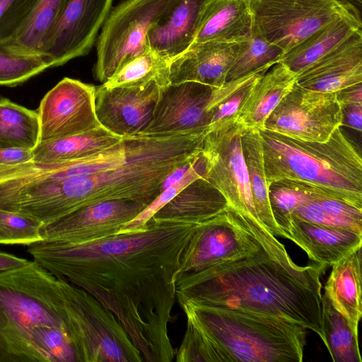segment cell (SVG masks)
<instances>
[{"mask_svg":"<svg viewBox=\"0 0 362 362\" xmlns=\"http://www.w3.org/2000/svg\"><path fill=\"white\" fill-rule=\"evenodd\" d=\"M199 224L151 217L135 233L89 245L42 241L28 246V252L112 312L144 361L171 362L177 349L169 336L177 276Z\"/></svg>","mask_w":362,"mask_h":362,"instance_id":"1","label":"cell"},{"mask_svg":"<svg viewBox=\"0 0 362 362\" xmlns=\"http://www.w3.org/2000/svg\"><path fill=\"white\" fill-rule=\"evenodd\" d=\"M326 268L299 266L286 248H263L177 277L176 298L279 317L314 332L325 346L320 277Z\"/></svg>","mask_w":362,"mask_h":362,"instance_id":"2","label":"cell"},{"mask_svg":"<svg viewBox=\"0 0 362 362\" xmlns=\"http://www.w3.org/2000/svg\"><path fill=\"white\" fill-rule=\"evenodd\" d=\"M186 329L177 362H301L305 327L243 310L179 303Z\"/></svg>","mask_w":362,"mask_h":362,"instance_id":"3","label":"cell"},{"mask_svg":"<svg viewBox=\"0 0 362 362\" xmlns=\"http://www.w3.org/2000/svg\"><path fill=\"white\" fill-rule=\"evenodd\" d=\"M87 298L35 259L0 272V362H30L32 339L45 327L64 328L77 351Z\"/></svg>","mask_w":362,"mask_h":362,"instance_id":"4","label":"cell"},{"mask_svg":"<svg viewBox=\"0 0 362 362\" xmlns=\"http://www.w3.org/2000/svg\"><path fill=\"white\" fill-rule=\"evenodd\" d=\"M267 184L288 181L362 209V159L337 128L325 142L259 130Z\"/></svg>","mask_w":362,"mask_h":362,"instance_id":"5","label":"cell"},{"mask_svg":"<svg viewBox=\"0 0 362 362\" xmlns=\"http://www.w3.org/2000/svg\"><path fill=\"white\" fill-rule=\"evenodd\" d=\"M263 248L285 246L263 226L229 207L199 225L182 255L177 278Z\"/></svg>","mask_w":362,"mask_h":362,"instance_id":"6","label":"cell"},{"mask_svg":"<svg viewBox=\"0 0 362 362\" xmlns=\"http://www.w3.org/2000/svg\"><path fill=\"white\" fill-rule=\"evenodd\" d=\"M269 69L214 87L186 81L163 88L149 126L141 134L165 136L206 133L221 103Z\"/></svg>","mask_w":362,"mask_h":362,"instance_id":"7","label":"cell"},{"mask_svg":"<svg viewBox=\"0 0 362 362\" xmlns=\"http://www.w3.org/2000/svg\"><path fill=\"white\" fill-rule=\"evenodd\" d=\"M170 0H123L111 9L98 36L95 78L107 81L132 59L148 50L147 34Z\"/></svg>","mask_w":362,"mask_h":362,"instance_id":"8","label":"cell"},{"mask_svg":"<svg viewBox=\"0 0 362 362\" xmlns=\"http://www.w3.org/2000/svg\"><path fill=\"white\" fill-rule=\"evenodd\" d=\"M245 129L233 117L206 132L201 151L202 178L223 195L230 208L261 224L242 149Z\"/></svg>","mask_w":362,"mask_h":362,"instance_id":"9","label":"cell"},{"mask_svg":"<svg viewBox=\"0 0 362 362\" xmlns=\"http://www.w3.org/2000/svg\"><path fill=\"white\" fill-rule=\"evenodd\" d=\"M250 11L253 30L284 54L333 20L348 18L333 0H250Z\"/></svg>","mask_w":362,"mask_h":362,"instance_id":"10","label":"cell"},{"mask_svg":"<svg viewBox=\"0 0 362 362\" xmlns=\"http://www.w3.org/2000/svg\"><path fill=\"white\" fill-rule=\"evenodd\" d=\"M344 123L336 93L303 88L296 83L267 119L262 129L308 141L325 142Z\"/></svg>","mask_w":362,"mask_h":362,"instance_id":"11","label":"cell"},{"mask_svg":"<svg viewBox=\"0 0 362 362\" xmlns=\"http://www.w3.org/2000/svg\"><path fill=\"white\" fill-rule=\"evenodd\" d=\"M95 86L64 78L42 98L37 110L39 143L101 127L95 109Z\"/></svg>","mask_w":362,"mask_h":362,"instance_id":"12","label":"cell"},{"mask_svg":"<svg viewBox=\"0 0 362 362\" xmlns=\"http://www.w3.org/2000/svg\"><path fill=\"white\" fill-rule=\"evenodd\" d=\"M148 205L133 201L101 202L79 208L41 228L44 241L69 245L94 244L118 234Z\"/></svg>","mask_w":362,"mask_h":362,"instance_id":"13","label":"cell"},{"mask_svg":"<svg viewBox=\"0 0 362 362\" xmlns=\"http://www.w3.org/2000/svg\"><path fill=\"white\" fill-rule=\"evenodd\" d=\"M114 0H66L61 17L41 54L51 67L88 54Z\"/></svg>","mask_w":362,"mask_h":362,"instance_id":"14","label":"cell"},{"mask_svg":"<svg viewBox=\"0 0 362 362\" xmlns=\"http://www.w3.org/2000/svg\"><path fill=\"white\" fill-rule=\"evenodd\" d=\"M163 86H95V109L100 125L124 137L141 134L151 124Z\"/></svg>","mask_w":362,"mask_h":362,"instance_id":"15","label":"cell"},{"mask_svg":"<svg viewBox=\"0 0 362 362\" xmlns=\"http://www.w3.org/2000/svg\"><path fill=\"white\" fill-rule=\"evenodd\" d=\"M361 83V29L299 72L296 80V84L303 88L323 93H337Z\"/></svg>","mask_w":362,"mask_h":362,"instance_id":"16","label":"cell"},{"mask_svg":"<svg viewBox=\"0 0 362 362\" xmlns=\"http://www.w3.org/2000/svg\"><path fill=\"white\" fill-rule=\"evenodd\" d=\"M239 42H194L170 64V83L193 81L218 87L226 83Z\"/></svg>","mask_w":362,"mask_h":362,"instance_id":"17","label":"cell"},{"mask_svg":"<svg viewBox=\"0 0 362 362\" xmlns=\"http://www.w3.org/2000/svg\"><path fill=\"white\" fill-rule=\"evenodd\" d=\"M208 0H170L147 34L150 48L172 61L194 42Z\"/></svg>","mask_w":362,"mask_h":362,"instance_id":"18","label":"cell"},{"mask_svg":"<svg viewBox=\"0 0 362 362\" xmlns=\"http://www.w3.org/2000/svg\"><path fill=\"white\" fill-rule=\"evenodd\" d=\"M297 74L281 62L256 78L233 119L247 129H262L281 100L296 83Z\"/></svg>","mask_w":362,"mask_h":362,"instance_id":"19","label":"cell"},{"mask_svg":"<svg viewBox=\"0 0 362 362\" xmlns=\"http://www.w3.org/2000/svg\"><path fill=\"white\" fill-rule=\"evenodd\" d=\"M286 238L304 250L310 260L327 267L362 246V234L293 218Z\"/></svg>","mask_w":362,"mask_h":362,"instance_id":"20","label":"cell"},{"mask_svg":"<svg viewBox=\"0 0 362 362\" xmlns=\"http://www.w3.org/2000/svg\"><path fill=\"white\" fill-rule=\"evenodd\" d=\"M361 250L362 246L332 264L324 286V295L357 337L362 317Z\"/></svg>","mask_w":362,"mask_h":362,"instance_id":"21","label":"cell"},{"mask_svg":"<svg viewBox=\"0 0 362 362\" xmlns=\"http://www.w3.org/2000/svg\"><path fill=\"white\" fill-rule=\"evenodd\" d=\"M252 31L250 0H208L194 42H240Z\"/></svg>","mask_w":362,"mask_h":362,"instance_id":"22","label":"cell"},{"mask_svg":"<svg viewBox=\"0 0 362 362\" xmlns=\"http://www.w3.org/2000/svg\"><path fill=\"white\" fill-rule=\"evenodd\" d=\"M228 208L223 195L201 177L185 186L152 217L159 220L202 223Z\"/></svg>","mask_w":362,"mask_h":362,"instance_id":"23","label":"cell"},{"mask_svg":"<svg viewBox=\"0 0 362 362\" xmlns=\"http://www.w3.org/2000/svg\"><path fill=\"white\" fill-rule=\"evenodd\" d=\"M361 28L350 18L339 17L284 53L281 62L298 74Z\"/></svg>","mask_w":362,"mask_h":362,"instance_id":"24","label":"cell"},{"mask_svg":"<svg viewBox=\"0 0 362 362\" xmlns=\"http://www.w3.org/2000/svg\"><path fill=\"white\" fill-rule=\"evenodd\" d=\"M122 140L103 127L46 142L38 143L33 151V161L64 162L86 157Z\"/></svg>","mask_w":362,"mask_h":362,"instance_id":"25","label":"cell"},{"mask_svg":"<svg viewBox=\"0 0 362 362\" xmlns=\"http://www.w3.org/2000/svg\"><path fill=\"white\" fill-rule=\"evenodd\" d=\"M243 153L249 176L255 209L261 224L273 235L284 237L276 223L269 202L262 145L259 130L246 129L242 135Z\"/></svg>","mask_w":362,"mask_h":362,"instance_id":"26","label":"cell"},{"mask_svg":"<svg viewBox=\"0 0 362 362\" xmlns=\"http://www.w3.org/2000/svg\"><path fill=\"white\" fill-rule=\"evenodd\" d=\"M285 182L306 189L310 193V198L294 210L292 218L362 234V209L291 182Z\"/></svg>","mask_w":362,"mask_h":362,"instance_id":"27","label":"cell"},{"mask_svg":"<svg viewBox=\"0 0 362 362\" xmlns=\"http://www.w3.org/2000/svg\"><path fill=\"white\" fill-rule=\"evenodd\" d=\"M39 143L37 112L7 99L0 100V148L34 149Z\"/></svg>","mask_w":362,"mask_h":362,"instance_id":"28","label":"cell"},{"mask_svg":"<svg viewBox=\"0 0 362 362\" xmlns=\"http://www.w3.org/2000/svg\"><path fill=\"white\" fill-rule=\"evenodd\" d=\"M50 67L45 56L13 38L0 41V86H17Z\"/></svg>","mask_w":362,"mask_h":362,"instance_id":"29","label":"cell"},{"mask_svg":"<svg viewBox=\"0 0 362 362\" xmlns=\"http://www.w3.org/2000/svg\"><path fill=\"white\" fill-rule=\"evenodd\" d=\"M170 61L149 49L132 59L102 84L107 88L143 86L156 82L169 84Z\"/></svg>","mask_w":362,"mask_h":362,"instance_id":"30","label":"cell"},{"mask_svg":"<svg viewBox=\"0 0 362 362\" xmlns=\"http://www.w3.org/2000/svg\"><path fill=\"white\" fill-rule=\"evenodd\" d=\"M66 0H38L12 37L20 45L41 54L55 28Z\"/></svg>","mask_w":362,"mask_h":362,"instance_id":"31","label":"cell"},{"mask_svg":"<svg viewBox=\"0 0 362 362\" xmlns=\"http://www.w3.org/2000/svg\"><path fill=\"white\" fill-rule=\"evenodd\" d=\"M283 54L281 48L253 30L247 39L239 42V49L226 82L263 69H269L281 62Z\"/></svg>","mask_w":362,"mask_h":362,"instance_id":"32","label":"cell"},{"mask_svg":"<svg viewBox=\"0 0 362 362\" xmlns=\"http://www.w3.org/2000/svg\"><path fill=\"white\" fill-rule=\"evenodd\" d=\"M323 298L324 329L326 348L334 362H361L358 337L350 329L344 317Z\"/></svg>","mask_w":362,"mask_h":362,"instance_id":"33","label":"cell"},{"mask_svg":"<svg viewBox=\"0 0 362 362\" xmlns=\"http://www.w3.org/2000/svg\"><path fill=\"white\" fill-rule=\"evenodd\" d=\"M204 173L203 162L201 157L192 163L175 180V182L165 188L162 192L134 219L125 223L118 234L135 233L139 231L147 221L166 203L173 199L180 190L194 180L201 178Z\"/></svg>","mask_w":362,"mask_h":362,"instance_id":"34","label":"cell"},{"mask_svg":"<svg viewBox=\"0 0 362 362\" xmlns=\"http://www.w3.org/2000/svg\"><path fill=\"white\" fill-rule=\"evenodd\" d=\"M269 196L274 218L286 238L294 210L310 198V193L280 181L269 185Z\"/></svg>","mask_w":362,"mask_h":362,"instance_id":"35","label":"cell"},{"mask_svg":"<svg viewBox=\"0 0 362 362\" xmlns=\"http://www.w3.org/2000/svg\"><path fill=\"white\" fill-rule=\"evenodd\" d=\"M43 223L28 216L0 209V245H31L44 241Z\"/></svg>","mask_w":362,"mask_h":362,"instance_id":"36","label":"cell"},{"mask_svg":"<svg viewBox=\"0 0 362 362\" xmlns=\"http://www.w3.org/2000/svg\"><path fill=\"white\" fill-rule=\"evenodd\" d=\"M38 0H0V41L12 38Z\"/></svg>","mask_w":362,"mask_h":362,"instance_id":"37","label":"cell"},{"mask_svg":"<svg viewBox=\"0 0 362 362\" xmlns=\"http://www.w3.org/2000/svg\"><path fill=\"white\" fill-rule=\"evenodd\" d=\"M252 82L239 89L219 105L214 115L207 132L235 116Z\"/></svg>","mask_w":362,"mask_h":362,"instance_id":"38","label":"cell"},{"mask_svg":"<svg viewBox=\"0 0 362 362\" xmlns=\"http://www.w3.org/2000/svg\"><path fill=\"white\" fill-rule=\"evenodd\" d=\"M33 149L21 147L0 148V165H13L33 160Z\"/></svg>","mask_w":362,"mask_h":362,"instance_id":"39","label":"cell"},{"mask_svg":"<svg viewBox=\"0 0 362 362\" xmlns=\"http://www.w3.org/2000/svg\"><path fill=\"white\" fill-rule=\"evenodd\" d=\"M337 100L341 107L362 104V83L345 88L337 93Z\"/></svg>","mask_w":362,"mask_h":362,"instance_id":"40","label":"cell"},{"mask_svg":"<svg viewBox=\"0 0 362 362\" xmlns=\"http://www.w3.org/2000/svg\"><path fill=\"white\" fill-rule=\"evenodd\" d=\"M346 16L362 28V0H333Z\"/></svg>","mask_w":362,"mask_h":362,"instance_id":"41","label":"cell"},{"mask_svg":"<svg viewBox=\"0 0 362 362\" xmlns=\"http://www.w3.org/2000/svg\"><path fill=\"white\" fill-rule=\"evenodd\" d=\"M344 121L353 129L362 131V104L346 106L342 108Z\"/></svg>","mask_w":362,"mask_h":362,"instance_id":"42","label":"cell"},{"mask_svg":"<svg viewBox=\"0 0 362 362\" xmlns=\"http://www.w3.org/2000/svg\"><path fill=\"white\" fill-rule=\"evenodd\" d=\"M28 262V259L16 257L13 255L0 252V272L10 270Z\"/></svg>","mask_w":362,"mask_h":362,"instance_id":"43","label":"cell"}]
</instances>
